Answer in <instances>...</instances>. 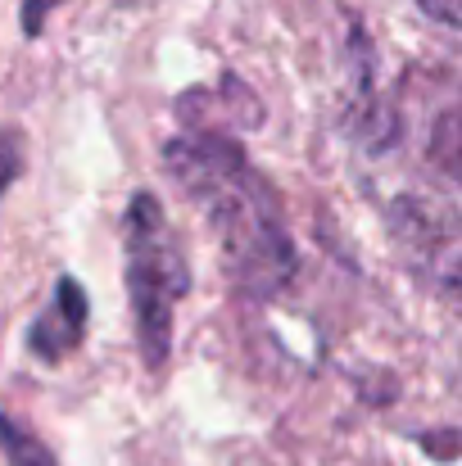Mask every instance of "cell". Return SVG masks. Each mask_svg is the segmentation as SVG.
<instances>
[{"mask_svg": "<svg viewBox=\"0 0 462 466\" xmlns=\"http://www.w3.org/2000/svg\"><path fill=\"white\" fill-rule=\"evenodd\" d=\"M408 123L422 158L462 186V68H436L408 82Z\"/></svg>", "mask_w": 462, "mask_h": 466, "instance_id": "277c9868", "label": "cell"}, {"mask_svg": "<svg viewBox=\"0 0 462 466\" xmlns=\"http://www.w3.org/2000/svg\"><path fill=\"white\" fill-rule=\"evenodd\" d=\"M87 317H91V304H87L82 281H77V277H59V281H55V299L27 326V349H32V358L59 362L64 353H73V349L82 344V335H87Z\"/></svg>", "mask_w": 462, "mask_h": 466, "instance_id": "5b68a950", "label": "cell"}, {"mask_svg": "<svg viewBox=\"0 0 462 466\" xmlns=\"http://www.w3.org/2000/svg\"><path fill=\"white\" fill-rule=\"evenodd\" d=\"M18 167H23V155H18V141H14V137H0V195L9 190V181L18 177Z\"/></svg>", "mask_w": 462, "mask_h": 466, "instance_id": "9c48e42d", "label": "cell"}, {"mask_svg": "<svg viewBox=\"0 0 462 466\" xmlns=\"http://www.w3.org/2000/svg\"><path fill=\"white\" fill-rule=\"evenodd\" d=\"M59 0H23V14H18V23H23V32L27 36H36L41 27H46V18H50V9H55Z\"/></svg>", "mask_w": 462, "mask_h": 466, "instance_id": "ba28073f", "label": "cell"}, {"mask_svg": "<svg viewBox=\"0 0 462 466\" xmlns=\"http://www.w3.org/2000/svg\"><path fill=\"white\" fill-rule=\"evenodd\" d=\"M123 240H128V295L137 317V339H141L146 367L159 371L172 353V309L186 295L190 277L150 190L132 195L128 218H123Z\"/></svg>", "mask_w": 462, "mask_h": 466, "instance_id": "7a4b0ae2", "label": "cell"}, {"mask_svg": "<svg viewBox=\"0 0 462 466\" xmlns=\"http://www.w3.org/2000/svg\"><path fill=\"white\" fill-rule=\"evenodd\" d=\"M417 9L426 18H436L440 27H449V32L462 36V0H417Z\"/></svg>", "mask_w": 462, "mask_h": 466, "instance_id": "52a82bcc", "label": "cell"}, {"mask_svg": "<svg viewBox=\"0 0 462 466\" xmlns=\"http://www.w3.org/2000/svg\"><path fill=\"white\" fill-rule=\"evenodd\" d=\"M385 231L395 254L404 258L408 277L445 299L449 309H462V213L449 199L436 195H399L385 208Z\"/></svg>", "mask_w": 462, "mask_h": 466, "instance_id": "3957f363", "label": "cell"}, {"mask_svg": "<svg viewBox=\"0 0 462 466\" xmlns=\"http://www.w3.org/2000/svg\"><path fill=\"white\" fill-rule=\"evenodd\" d=\"M0 453H5L9 466H59L55 453H50L27 426H18V421L5 417V412H0Z\"/></svg>", "mask_w": 462, "mask_h": 466, "instance_id": "8992f818", "label": "cell"}, {"mask_svg": "<svg viewBox=\"0 0 462 466\" xmlns=\"http://www.w3.org/2000/svg\"><path fill=\"white\" fill-rule=\"evenodd\" d=\"M163 172L209 222L222 268L245 299H272L295 281L300 254L268 177L222 132H181L163 146Z\"/></svg>", "mask_w": 462, "mask_h": 466, "instance_id": "6da1fadb", "label": "cell"}]
</instances>
